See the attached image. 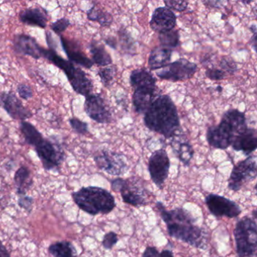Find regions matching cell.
Segmentation results:
<instances>
[{"label":"cell","mask_w":257,"mask_h":257,"mask_svg":"<svg viewBox=\"0 0 257 257\" xmlns=\"http://www.w3.org/2000/svg\"><path fill=\"white\" fill-rule=\"evenodd\" d=\"M156 205L171 237L198 249H207V231L195 224L196 220L188 210L179 207L168 210L161 201Z\"/></svg>","instance_id":"6da1fadb"},{"label":"cell","mask_w":257,"mask_h":257,"mask_svg":"<svg viewBox=\"0 0 257 257\" xmlns=\"http://www.w3.org/2000/svg\"><path fill=\"white\" fill-rule=\"evenodd\" d=\"M144 124L167 139L177 135L180 127L178 111L168 95L159 96L144 114Z\"/></svg>","instance_id":"7a4b0ae2"},{"label":"cell","mask_w":257,"mask_h":257,"mask_svg":"<svg viewBox=\"0 0 257 257\" xmlns=\"http://www.w3.org/2000/svg\"><path fill=\"white\" fill-rule=\"evenodd\" d=\"M246 128L244 114L237 109H229L222 115L217 126L207 129V143L213 148L225 150L231 145L234 138Z\"/></svg>","instance_id":"3957f363"},{"label":"cell","mask_w":257,"mask_h":257,"mask_svg":"<svg viewBox=\"0 0 257 257\" xmlns=\"http://www.w3.org/2000/svg\"><path fill=\"white\" fill-rule=\"evenodd\" d=\"M72 198L79 209L91 216L108 214L116 206L113 195L98 186L81 188L72 193Z\"/></svg>","instance_id":"277c9868"},{"label":"cell","mask_w":257,"mask_h":257,"mask_svg":"<svg viewBox=\"0 0 257 257\" xmlns=\"http://www.w3.org/2000/svg\"><path fill=\"white\" fill-rule=\"evenodd\" d=\"M43 58L49 60L65 73L72 88L76 93L85 97H88L91 94L93 83L83 70H81L79 67H76L70 61H66L64 58H61L53 49H45Z\"/></svg>","instance_id":"5b68a950"},{"label":"cell","mask_w":257,"mask_h":257,"mask_svg":"<svg viewBox=\"0 0 257 257\" xmlns=\"http://www.w3.org/2000/svg\"><path fill=\"white\" fill-rule=\"evenodd\" d=\"M236 252L238 257H254L257 250V225L255 219L243 216L234 230Z\"/></svg>","instance_id":"8992f818"},{"label":"cell","mask_w":257,"mask_h":257,"mask_svg":"<svg viewBox=\"0 0 257 257\" xmlns=\"http://www.w3.org/2000/svg\"><path fill=\"white\" fill-rule=\"evenodd\" d=\"M111 189L114 192L121 193L123 202L135 207L148 204L150 192H148L142 180L137 177H130L127 180L114 179L111 182Z\"/></svg>","instance_id":"52a82bcc"},{"label":"cell","mask_w":257,"mask_h":257,"mask_svg":"<svg viewBox=\"0 0 257 257\" xmlns=\"http://www.w3.org/2000/svg\"><path fill=\"white\" fill-rule=\"evenodd\" d=\"M256 175V158L249 156L234 165L228 180V189L237 192L246 183L255 180Z\"/></svg>","instance_id":"ba28073f"},{"label":"cell","mask_w":257,"mask_h":257,"mask_svg":"<svg viewBox=\"0 0 257 257\" xmlns=\"http://www.w3.org/2000/svg\"><path fill=\"white\" fill-rule=\"evenodd\" d=\"M94 162L99 169L109 175H124L128 171L127 159L124 155L103 150L94 156Z\"/></svg>","instance_id":"9c48e42d"},{"label":"cell","mask_w":257,"mask_h":257,"mask_svg":"<svg viewBox=\"0 0 257 257\" xmlns=\"http://www.w3.org/2000/svg\"><path fill=\"white\" fill-rule=\"evenodd\" d=\"M170 166L171 162L165 149L156 150L149 159L148 171L150 177L159 189H163L169 175Z\"/></svg>","instance_id":"30bf717a"},{"label":"cell","mask_w":257,"mask_h":257,"mask_svg":"<svg viewBox=\"0 0 257 257\" xmlns=\"http://www.w3.org/2000/svg\"><path fill=\"white\" fill-rule=\"evenodd\" d=\"M198 70V66L195 63L186 59L177 60L164 67L156 73L158 77L171 82H180L188 80L193 77Z\"/></svg>","instance_id":"8fae6325"},{"label":"cell","mask_w":257,"mask_h":257,"mask_svg":"<svg viewBox=\"0 0 257 257\" xmlns=\"http://www.w3.org/2000/svg\"><path fill=\"white\" fill-rule=\"evenodd\" d=\"M39 159L46 171L57 170L64 160V153L59 145L43 138L34 147Z\"/></svg>","instance_id":"7c38bea8"},{"label":"cell","mask_w":257,"mask_h":257,"mask_svg":"<svg viewBox=\"0 0 257 257\" xmlns=\"http://www.w3.org/2000/svg\"><path fill=\"white\" fill-rule=\"evenodd\" d=\"M205 204L209 211L216 217L236 218L242 210L234 201L217 194H209L205 198Z\"/></svg>","instance_id":"4fadbf2b"},{"label":"cell","mask_w":257,"mask_h":257,"mask_svg":"<svg viewBox=\"0 0 257 257\" xmlns=\"http://www.w3.org/2000/svg\"><path fill=\"white\" fill-rule=\"evenodd\" d=\"M85 111L91 119L100 124L112 121V113L104 100L99 94H90L86 97Z\"/></svg>","instance_id":"5bb4252c"},{"label":"cell","mask_w":257,"mask_h":257,"mask_svg":"<svg viewBox=\"0 0 257 257\" xmlns=\"http://www.w3.org/2000/svg\"><path fill=\"white\" fill-rule=\"evenodd\" d=\"M150 28L159 34L172 31L177 25L175 14L167 7L156 9L152 16L150 22Z\"/></svg>","instance_id":"9a60e30c"},{"label":"cell","mask_w":257,"mask_h":257,"mask_svg":"<svg viewBox=\"0 0 257 257\" xmlns=\"http://www.w3.org/2000/svg\"><path fill=\"white\" fill-rule=\"evenodd\" d=\"M0 103L14 119L24 121L32 116V112L22 104L21 100L13 93L4 92L1 94Z\"/></svg>","instance_id":"2e32d148"},{"label":"cell","mask_w":257,"mask_h":257,"mask_svg":"<svg viewBox=\"0 0 257 257\" xmlns=\"http://www.w3.org/2000/svg\"><path fill=\"white\" fill-rule=\"evenodd\" d=\"M15 50L20 54L29 55L34 59H40L43 58L45 49L42 48L36 41L35 39L30 36L20 34L15 37L14 41Z\"/></svg>","instance_id":"e0dca14e"},{"label":"cell","mask_w":257,"mask_h":257,"mask_svg":"<svg viewBox=\"0 0 257 257\" xmlns=\"http://www.w3.org/2000/svg\"><path fill=\"white\" fill-rule=\"evenodd\" d=\"M157 86H143L135 88L133 94V104L135 112L145 114L152 103L156 100Z\"/></svg>","instance_id":"ac0fdd59"},{"label":"cell","mask_w":257,"mask_h":257,"mask_svg":"<svg viewBox=\"0 0 257 257\" xmlns=\"http://www.w3.org/2000/svg\"><path fill=\"white\" fill-rule=\"evenodd\" d=\"M231 146L235 151H241L243 154L249 156L257 148L256 131L254 128H246L234 138Z\"/></svg>","instance_id":"d6986e66"},{"label":"cell","mask_w":257,"mask_h":257,"mask_svg":"<svg viewBox=\"0 0 257 257\" xmlns=\"http://www.w3.org/2000/svg\"><path fill=\"white\" fill-rule=\"evenodd\" d=\"M61 42L63 49L67 54L70 62H74L75 64L87 69L92 67L94 63L82 52L76 43H73L64 37H61Z\"/></svg>","instance_id":"ffe728a7"},{"label":"cell","mask_w":257,"mask_h":257,"mask_svg":"<svg viewBox=\"0 0 257 257\" xmlns=\"http://www.w3.org/2000/svg\"><path fill=\"white\" fill-rule=\"evenodd\" d=\"M172 138L171 145L174 155L183 165L189 166L194 156L193 147L184 139V137L176 135Z\"/></svg>","instance_id":"44dd1931"},{"label":"cell","mask_w":257,"mask_h":257,"mask_svg":"<svg viewBox=\"0 0 257 257\" xmlns=\"http://www.w3.org/2000/svg\"><path fill=\"white\" fill-rule=\"evenodd\" d=\"M19 19L27 25L40 28H46L47 26V12L42 8L27 9L21 13Z\"/></svg>","instance_id":"7402d4cb"},{"label":"cell","mask_w":257,"mask_h":257,"mask_svg":"<svg viewBox=\"0 0 257 257\" xmlns=\"http://www.w3.org/2000/svg\"><path fill=\"white\" fill-rule=\"evenodd\" d=\"M172 50L164 47H158L153 49L148 58V64L150 70H157L164 68L170 64Z\"/></svg>","instance_id":"603a6c76"},{"label":"cell","mask_w":257,"mask_h":257,"mask_svg":"<svg viewBox=\"0 0 257 257\" xmlns=\"http://www.w3.org/2000/svg\"><path fill=\"white\" fill-rule=\"evenodd\" d=\"M131 85L134 88L143 86H156V79L145 69H138L130 75Z\"/></svg>","instance_id":"cb8c5ba5"},{"label":"cell","mask_w":257,"mask_h":257,"mask_svg":"<svg viewBox=\"0 0 257 257\" xmlns=\"http://www.w3.org/2000/svg\"><path fill=\"white\" fill-rule=\"evenodd\" d=\"M49 253L54 257H76L77 250L74 245L68 240H61L52 243L48 248Z\"/></svg>","instance_id":"d4e9b609"},{"label":"cell","mask_w":257,"mask_h":257,"mask_svg":"<svg viewBox=\"0 0 257 257\" xmlns=\"http://www.w3.org/2000/svg\"><path fill=\"white\" fill-rule=\"evenodd\" d=\"M14 182L19 196L27 195L33 183L31 179V171L27 167H21L15 174Z\"/></svg>","instance_id":"484cf974"},{"label":"cell","mask_w":257,"mask_h":257,"mask_svg":"<svg viewBox=\"0 0 257 257\" xmlns=\"http://www.w3.org/2000/svg\"><path fill=\"white\" fill-rule=\"evenodd\" d=\"M90 52L92 57L93 63L101 67H106L112 64V61L104 46L97 42H92L89 46Z\"/></svg>","instance_id":"4316f807"},{"label":"cell","mask_w":257,"mask_h":257,"mask_svg":"<svg viewBox=\"0 0 257 257\" xmlns=\"http://www.w3.org/2000/svg\"><path fill=\"white\" fill-rule=\"evenodd\" d=\"M21 131L27 144L34 147L44 138L42 134L32 124L28 121H22Z\"/></svg>","instance_id":"83f0119b"},{"label":"cell","mask_w":257,"mask_h":257,"mask_svg":"<svg viewBox=\"0 0 257 257\" xmlns=\"http://www.w3.org/2000/svg\"><path fill=\"white\" fill-rule=\"evenodd\" d=\"M87 16L90 21L98 22L101 26H109L112 22V18L110 14L96 7H93L88 12Z\"/></svg>","instance_id":"f1b7e54d"},{"label":"cell","mask_w":257,"mask_h":257,"mask_svg":"<svg viewBox=\"0 0 257 257\" xmlns=\"http://www.w3.org/2000/svg\"><path fill=\"white\" fill-rule=\"evenodd\" d=\"M159 39L160 40L161 45L164 48L171 49L178 46L180 35L178 31L172 30L168 32L159 34Z\"/></svg>","instance_id":"f546056e"},{"label":"cell","mask_w":257,"mask_h":257,"mask_svg":"<svg viewBox=\"0 0 257 257\" xmlns=\"http://www.w3.org/2000/svg\"><path fill=\"white\" fill-rule=\"evenodd\" d=\"M115 74H116V69L115 67H105L98 72V76H100L101 82L105 86L110 85L115 78Z\"/></svg>","instance_id":"4dcf8cb0"},{"label":"cell","mask_w":257,"mask_h":257,"mask_svg":"<svg viewBox=\"0 0 257 257\" xmlns=\"http://www.w3.org/2000/svg\"><path fill=\"white\" fill-rule=\"evenodd\" d=\"M118 241V235L114 231H109L103 236L102 245L106 249H111Z\"/></svg>","instance_id":"1f68e13d"},{"label":"cell","mask_w":257,"mask_h":257,"mask_svg":"<svg viewBox=\"0 0 257 257\" xmlns=\"http://www.w3.org/2000/svg\"><path fill=\"white\" fill-rule=\"evenodd\" d=\"M70 124L76 133L85 135L88 132V125L86 122L81 121L79 118H72L70 119Z\"/></svg>","instance_id":"d6a6232c"},{"label":"cell","mask_w":257,"mask_h":257,"mask_svg":"<svg viewBox=\"0 0 257 257\" xmlns=\"http://www.w3.org/2000/svg\"><path fill=\"white\" fill-rule=\"evenodd\" d=\"M34 198L32 197L28 196V195H20L19 196V207L21 208L25 209L28 213L32 211L33 204H34Z\"/></svg>","instance_id":"836d02e7"},{"label":"cell","mask_w":257,"mask_h":257,"mask_svg":"<svg viewBox=\"0 0 257 257\" xmlns=\"http://www.w3.org/2000/svg\"><path fill=\"white\" fill-rule=\"evenodd\" d=\"M70 25V21L68 19H61L54 22L51 28H52V31L56 33L57 34H61V33L67 29Z\"/></svg>","instance_id":"e575fe53"},{"label":"cell","mask_w":257,"mask_h":257,"mask_svg":"<svg viewBox=\"0 0 257 257\" xmlns=\"http://www.w3.org/2000/svg\"><path fill=\"white\" fill-rule=\"evenodd\" d=\"M165 6L169 10H174L175 11L183 12L188 7V2L186 1H165Z\"/></svg>","instance_id":"d590c367"},{"label":"cell","mask_w":257,"mask_h":257,"mask_svg":"<svg viewBox=\"0 0 257 257\" xmlns=\"http://www.w3.org/2000/svg\"><path fill=\"white\" fill-rule=\"evenodd\" d=\"M206 76L211 80H222L225 78V72L216 68H210L205 73Z\"/></svg>","instance_id":"8d00e7d4"},{"label":"cell","mask_w":257,"mask_h":257,"mask_svg":"<svg viewBox=\"0 0 257 257\" xmlns=\"http://www.w3.org/2000/svg\"><path fill=\"white\" fill-rule=\"evenodd\" d=\"M18 92H19V96L25 100H28L33 97L32 89L28 85H24V84L19 85L18 86Z\"/></svg>","instance_id":"74e56055"},{"label":"cell","mask_w":257,"mask_h":257,"mask_svg":"<svg viewBox=\"0 0 257 257\" xmlns=\"http://www.w3.org/2000/svg\"><path fill=\"white\" fill-rule=\"evenodd\" d=\"M220 66L225 71L231 72V73H233L234 70H237V67H236L234 61L232 60L228 59V58H225V59L221 61Z\"/></svg>","instance_id":"f35d334b"},{"label":"cell","mask_w":257,"mask_h":257,"mask_svg":"<svg viewBox=\"0 0 257 257\" xmlns=\"http://www.w3.org/2000/svg\"><path fill=\"white\" fill-rule=\"evenodd\" d=\"M142 257H160V252L155 246H147L143 253Z\"/></svg>","instance_id":"ab89813d"},{"label":"cell","mask_w":257,"mask_h":257,"mask_svg":"<svg viewBox=\"0 0 257 257\" xmlns=\"http://www.w3.org/2000/svg\"><path fill=\"white\" fill-rule=\"evenodd\" d=\"M10 252L7 249V246L4 244L2 240H0V257H10Z\"/></svg>","instance_id":"60d3db41"},{"label":"cell","mask_w":257,"mask_h":257,"mask_svg":"<svg viewBox=\"0 0 257 257\" xmlns=\"http://www.w3.org/2000/svg\"><path fill=\"white\" fill-rule=\"evenodd\" d=\"M105 42H106V43L108 46L113 48L114 49H116V41H115V40L113 37H112H112H109V38L106 39V40H105Z\"/></svg>","instance_id":"b9f144b4"},{"label":"cell","mask_w":257,"mask_h":257,"mask_svg":"<svg viewBox=\"0 0 257 257\" xmlns=\"http://www.w3.org/2000/svg\"><path fill=\"white\" fill-rule=\"evenodd\" d=\"M160 257H174L172 251L168 249H165L160 253Z\"/></svg>","instance_id":"7bdbcfd3"},{"label":"cell","mask_w":257,"mask_h":257,"mask_svg":"<svg viewBox=\"0 0 257 257\" xmlns=\"http://www.w3.org/2000/svg\"><path fill=\"white\" fill-rule=\"evenodd\" d=\"M252 216H253L254 219H256V210H254L253 212H252Z\"/></svg>","instance_id":"ee69618b"}]
</instances>
